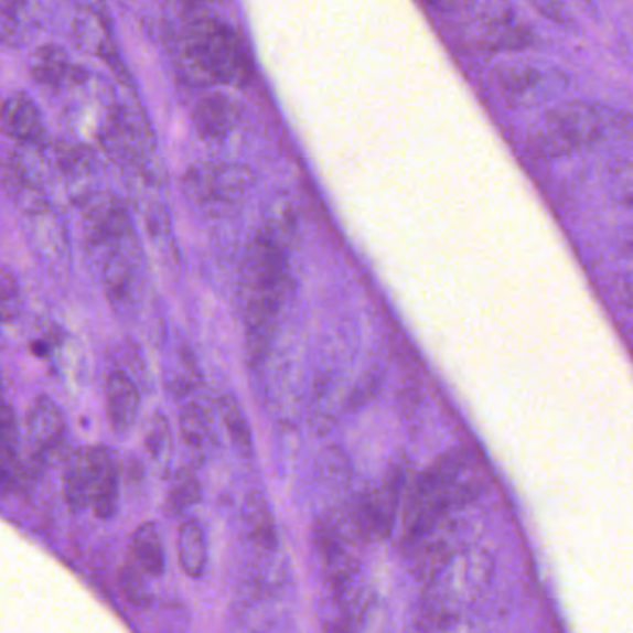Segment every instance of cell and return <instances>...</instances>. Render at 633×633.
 <instances>
[{
  "label": "cell",
  "mask_w": 633,
  "mask_h": 633,
  "mask_svg": "<svg viewBox=\"0 0 633 633\" xmlns=\"http://www.w3.org/2000/svg\"><path fill=\"white\" fill-rule=\"evenodd\" d=\"M138 409L139 393L133 382L121 371L111 373L106 382V411L111 427L116 428L117 432H125L132 427Z\"/></svg>",
  "instance_id": "ba28073f"
},
{
  "label": "cell",
  "mask_w": 633,
  "mask_h": 633,
  "mask_svg": "<svg viewBox=\"0 0 633 633\" xmlns=\"http://www.w3.org/2000/svg\"><path fill=\"white\" fill-rule=\"evenodd\" d=\"M187 7H201V4H206V2H214V0H182Z\"/></svg>",
  "instance_id": "ffe728a7"
},
{
  "label": "cell",
  "mask_w": 633,
  "mask_h": 633,
  "mask_svg": "<svg viewBox=\"0 0 633 633\" xmlns=\"http://www.w3.org/2000/svg\"><path fill=\"white\" fill-rule=\"evenodd\" d=\"M185 52L196 69L212 81L247 86L254 64L245 41L236 30L217 19H195L185 30Z\"/></svg>",
  "instance_id": "6da1fadb"
},
{
  "label": "cell",
  "mask_w": 633,
  "mask_h": 633,
  "mask_svg": "<svg viewBox=\"0 0 633 633\" xmlns=\"http://www.w3.org/2000/svg\"><path fill=\"white\" fill-rule=\"evenodd\" d=\"M443 8L487 51H521L534 40L504 0H443Z\"/></svg>",
  "instance_id": "7a4b0ae2"
},
{
  "label": "cell",
  "mask_w": 633,
  "mask_h": 633,
  "mask_svg": "<svg viewBox=\"0 0 633 633\" xmlns=\"http://www.w3.org/2000/svg\"><path fill=\"white\" fill-rule=\"evenodd\" d=\"M0 128L8 138L21 143H35L43 136L41 114L29 97L12 95L0 106Z\"/></svg>",
  "instance_id": "5b68a950"
},
{
  "label": "cell",
  "mask_w": 633,
  "mask_h": 633,
  "mask_svg": "<svg viewBox=\"0 0 633 633\" xmlns=\"http://www.w3.org/2000/svg\"><path fill=\"white\" fill-rule=\"evenodd\" d=\"M193 119L196 132L201 133L202 138H225L236 122V106L225 95H207L196 104Z\"/></svg>",
  "instance_id": "9c48e42d"
},
{
  "label": "cell",
  "mask_w": 633,
  "mask_h": 633,
  "mask_svg": "<svg viewBox=\"0 0 633 633\" xmlns=\"http://www.w3.org/2000/svg\"><path fill=\"white\" fill-rule=\"evenodd\" d=\"M93 479L95 466L92 449L75 450L64 472V495L71 512L82 513L92 507Z\"/></svg>",
  "instance_id": "8992f818"
},
{
  "label": "cell",
  "mask_w": 633,
  "mask_h": 633,
  "mask_svg": "<svg viewBox=\"0 0 633 633\" xmlns=\"http://www.w3.org/2000/svg\"><path fill=\"white\" fill-rule=\"evenodd\" d=\"M132 561L143 570L147 576H162L165 572V552H163L162 537L155 524L144 523L133 532Z\"/></svg>",
  "instance_id": "30bf717a"
},
{
  "label": "cell",
  "mask_w": 633,
  "mask_h": 633,
  "mask_svg": "<svg viewBox=\"0 0 633 633\" xmlns=\"http://www.w3.org/2000/svg\"><path fill=\"white\" fill-rule=\"evenodd\" d=\"M119 582H121L122 593L132 604L147 608L152 602L149 586L144 582V572L139 569L138 565L133 564L132 559H130V564L122 565Z\"/></svg>",
  "instance_id": "2e32d148"
},
{
  "label": "cell",
  "mask_w": 633,
  "mask_h": 633,
  "mask_svg": "<svg viewBox=\"0 0 633 633\" xmlns=\"http://www.w3.org/2000/svg\"><path fill=\"white\" fill-rule=\"evenodd\" d=\"M179 559L185 575L191 578H201L204 575L207 564L206 539H204L201 526L193 521H187L180 526Z\"/></svg>",
  "instance_id": "7c38bea8"
},
{
  "label": "cell",
  "mask_w": 633,
  "mask_h": 633,
  "mask_svg": "<svg viewBox=\"0 0 633 633\" xmlns=\"http://www.w3.org/2000/svg\"><path fill=\"white\" fill-rule=\"evenodd\" d=\"M0 400H2V382H0Z\"/></svg>",
  "instance_id": "44dd1931"
},
{
  "label": "cell",
  "mask_w": 633,
  "mask_h": 633,
  "mask_svg": "<svg viewBox=\"0 0 633 633\" xmlns=\"http://www.w3.org/2000/svg\"><path fill=\"white\" fill-rule=\"evenodd\" d=\"M93 479L92 509L98 518L108 521L117 513L119 506V471L110 450L104 447H93Z\"/></svg>",
  "instance_id": "277c9868"
},
{
  "label": "cell",
  "mask_w": 633,
  "mask_h": 633,
  "mask_svg": "<svg viewBox=\"0 0 633 633\" xmlns=\"http://www.w3.org/2000/svg\"><path fill=\"white\" fill-rule=\"evenodd\" d=\"M602 111L591 104H565L547 117L541 132V144L550 154H565L570 150L593 144L602 138Z\"/></svg>",
  "instance_id": "3957f363"
},
{
  "label": "cell",
  "mask_w": 633,
  "mask_h": 633,
  "mask_svg": "<svg viewBox=\"0 0 633 633\" xmlns=\"http://www.w3.org/2000/svg\"><path fill=\"white\" fill-rule=\"evenodd\" d=\"M21 482V463L15 447H0V491H12Z\"/></svg>",
  "instance_id": "e0dca14e"
},
{
  "label": "cell",
  "mask_w": 633,
  "mask_h": 633,
  "mask_svg": "<svg viewBox=\"0 0 633 633\" xmlns=\"http://www.w3.org/2000/svg\"><path fill=\"white\" fill-rule=\"evenodd\" d=\"M502 89L515 98L530 97L548 84V76L534 65H507L496 73Z\"/></svg>",
  "instance_id": "5bb4252c"
},
{
  "label": "cell",
  "mask_w": 633,
  "mask_h": 633,
  "mask_svg": "<svg viewBox=\"0 0 633 633\" xmlns=\"http://www.w3.org/2000/svg\"><path fill=\"white\" fill-rule=\"evenodd\" d=\"M29 37L26 0H0V46L19 49Z\"/></svg>",
  "instance_id": "4fadbf2b"
},
{
  "label": "cell",
  "mask_w": 633,
  "mask_h": 633,
  "mask_svg": "<svg viewBox=\"0 0 633 633\" xmlns=\"http://www.w3.org/2000/svg\"><path fill=\"white\" fill-rule=\"evenodd\" d=\"M15 443H18L15 414L8 404L0 400V447H15Z\"/></svg>",
  "instance_id": "ac0fdd59"
},
{
  "label": "cell",
  "mask_w": 633,
  "mask_h": 633,
  "mask_svg": "<svg viewBox=\"0 0 633 633\" xmlns=\"http://www.w3.org/2000/svg\"><path fill=\"white\" fill-rule=\"evenodd\" d=\"M400 491H403V479L398 472H395L391 479H387L386 484L376 491L373 501L367 504L368 524L378 536L387 537L391 532Z\"/></svg>",
  "instance_id": "8fae6325"
},
{
  "label": "cell",
  "mask_w": 633,
  "mask_h": 633,
  "mask_svg": "<svg viewBox=\"0 0 633 633\" xmlns=\"http://www.w3.org/2000/svg\"><path fill=\"white\" fill-rule=\"evenodd\" d=\"M30 71L41 86L56 87L69 76L71 65L60 46L45 45L35 51Z\"/></svg>",
  "instance_id": "9a60e30c"
},
{
  "label": "cell",
  "mask_w": 633,
  "mask_h": 633,
  "mask_svg": "<svg viewBox=\"0 0 633 633\" xmlns=\"http://www.w3.org/2000/svg\"><path fill=\"white\" fill-rule=\"evenodd\" d=\"M226 427L230 428V432L234 433V438L239 443H248L247 428H245V422H243L242 414L236 408H232V411L226 414Z\"/></svg>",
  "instance_id": "d6986e66"
},
{
  "label": "cell",
  "mask_w": 633,
  "mask_h": 633,
  "mask_svg": "<svg viewBox=\"0 0 633 633\" xmlns=\"http://www.w3.org/2000/svg\"><path fill=\"white\" fill-rule=\"evenodd\" d=\"M29 433L41 454L58 449L65 438V417L51 398L40 397L30 409Z\"/></svg>",
  "instance_id": "52a82bcc"
}]
</instances>
